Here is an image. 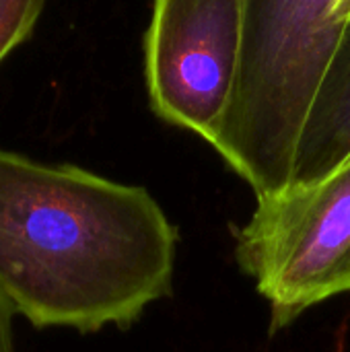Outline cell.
<instances>
[{
	"instance_id": "cell-4",
	"label": "cell",
	"mask_w": 350,
	"mask_h": 352,
	"mask_svg": "<svg viewBox=\"0 0 350 352\" xmlns=\"http://www.w3.org/2000/svg\"><path fill=\"white\" fill-rule=\"evenodd\" d=\"M243 27V0H153L144 74L157 118L210 144L235 93Z\"/></svg>"
},
{
	"instance_id": "cell-8",
	"label": "cell",
	"mask_w": 350,
	"mask_h": 352,
	"mask_svg": "<svg viewBox=\"0 0 350 352\" xmlns=\"http://www.w3.org/2000/svg\"><path fill=\"white\" fill-rule=\"evenodd\" d=\"M349 23H350V21H349Z\"/></svg>"
},
{
	"instance_id": "cell-7",
	"label": "cell",
	"mask_w": 350,
	"mask_h": 352,
	"mask_svg": "<svg viewBox=\"0 0 350 352\" xmlns=\"http://www.w3.org/2000/svg\"><path fill=\"white\" fill-rule=\"evenodd\" d=\"M14 309L0 293V352H14V340H12V318Z\"/></svg>"
},
{
	"instance_id": "cell-1",
	"label": "cell",
	"mask_w": 350,
	"mask_h": 352,
	"mask_svg": "<svg viewBox=\"0 0 350 352\" xmlns=\"http://www.w3.org/2000/svg\"><path fill=\"white\" fill-rule=\"evenodd\" d=\"M177 229L140 186L0 148V293L35 328H128L171 295Z\"/></svg>"
},
{
	"instance_id": "cell-6",
	"label": "cell",
	"mask_w": 350,
	"mask_h": 352,
	"mask_svg": "<svg viewBox=\"0 0 350 352\" xmlns=\"http://www.w3.org/2000/svg\"><path fill=\"white\" fill-rule=\"evenodd\" d=\"M47 0H0V62L35 29Z\"/></svg>"
},
{
	"instance_id": "cell-2",
	"label": "cell",
	"mask_w": 350,
	"mask_h": 352,
	"mask_svg": "<svg viewBox=\"0 0 350 352\" xmlns=\"http://www.w3.org/2000/svg\"><path fill=\"white\" fill-rule=\"evenodd\" d=\"M243 56L210 140L256 200L291 186L297 142L350 21V0H243Z\"/></svg>"
},
{
	"instance_id": "cell-3",
	"label": "cell",
	"mask_w": 350,
	"mask_h": 352,
	"mask_svg": "<svg viewBox=\"0 0 350 352\" xmlns=\"http://www.w3.org/2000/svg\"><path fill=\"white\" fill-rule=\"evenodd\" d=\"M233 233L237 266L270 305V332L350 293V165L316 186L260 198Z\"/></svg>"
},
{
	"instance_id": "cell-5",
	"label": "cell",
	"mask_w": 350,
	"mask_h": 352,
	"mask_svg": "<svg viewBox=\"0 0 350 352\" xmlns=\"http://www.w3.org/2000/svg\"><path fill=\"white\" fill-rule=\"evenodd\" d=\"M350 165V23L307 111L289 188L316 186Z\"/></svg>"
}]
</instances>
